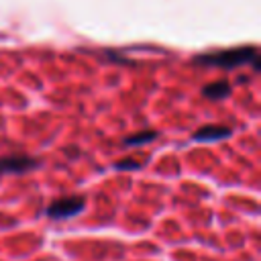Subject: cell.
Wrapping results in <instances>:
<instances>
[{
  "label": "cell",
  "instance_id": "6da1fadb",
  "mask_svg": "<svg viewBox=\"0 0 261 261\" xmlns=\"http://www.w3.org/2000/svg\"><path fill=\"white\" fill-rule=\"evenodd\" d=\"M198 65H214L222 69H234L239 65L251 63L255 69H259V57L255 47H234V49H222L214 53H204L194 59Z\"/></svg>",
  "mask_w": 261,
  "mask_h": 261
},
{
  "label": "cell",
  "instance_id": "7a4b0ae2",
  "mask_svg": "<svg viewBox=\"0 0 261 261\" xmlns=\"http://www.w3.org/2000/svg\"><path fill=\"white\" fill-rule=\"evenodd\" d=\"M84 208H86L84 196H63V198L53 200L45 212L53 220H67V218H75L77 214H82Z\"/></svg>",
  "mask_w": 261,
  "mask_h": 261
},
{
  "label": "cell",
  "instance_id": "3957f363",
  "mask_svg": "<svg viewBox=\"0 0 261 261\" xmlns=\"http://www.w3.org/2000/svg\"><path fill=\"white\" fill-rule=\"evenodd\" d=\"M41 165V159L27 153L0 155V175H22Z\"/></svg>",
  "mask_w": 261,
  "mask_h": 261
},
{
  "label": "cell",
  "instance_id": "277c9868",
  "mask_svg": "<svg viewBox=\"0 0 261 261\" xmlns=\"http://www.w3.org/2000/svg\"><path fill=\"white\" fill-rule=\"evenodd\" d=\"M232 135V128L226 126V124H204L200 126L192 139L194 141H200V143H210V141H222V139H228Z\"/></svg>",
  "mask_w": 261,
  "mask_h": 261
},
{
  "label": "cell",
  "instance_id": "5b68a950",
  "mask_svg": "<svg viewBox=\"0 0 261 261\" xmlns=\"http://www.w3.org/2000/svg\"><path fill=\"white\" fill-rule=\"evenodd\" d=\"M230 94V84L226 80H218V82H212V84H206L202 88V96L208 98V100H222Z\"/></svg>",
  "mask_w": 261,
  "mask_h": 261
},
{
  "label": "cell",
  "instance_id": "8992f818",
  "mask_svg": "<svg viewBox=\"0 0 261 261\" xmlns=\"http://www.w3.org/2000/svg\"><path fill=\"white\" fill-rule=\"evenodd\" d=\"M159 135H157V130H141V133H137V135H130V137H124V145L126 147H139V145H145V143H151V141H155Z\"/></svg>",
  "mask_w": 261,
  "mask_h": 261
},
{
  "label": "cell",
  "instance_id": "52a82bcc",
  "mask_svg": "<svg viewBox=\"0 0 261 261\" xmlns=\"http://www.w3.org/2000/svg\"><path fill=\"white\" fill-rule=\"evenodd\" d=\"M116 169L124 171V169H141V163H137L135 159H120L118 163H114Z\"/></svg>",
  "mask_w": 261,
  "mask_h": 261
}]
</instances>
